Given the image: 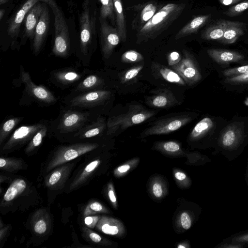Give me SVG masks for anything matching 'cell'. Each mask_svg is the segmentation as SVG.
Segmentation results:
<instances>
[{"label":"cell","instance_id":"6","mask_svg":"<svg viewBox=\"0 0 248 248\" xmlns=\"http://www.w3.org/2000/svg\"><path fill=\"white\" fill-rule=\"evenodd\" d=\"M13 84L18 86L22 84L24 89L19 101L20 105H29L35 103L40 107H49L57 101L55 95L46 87L34 83L29 73L26 71L22 65L20 66L19 76L14 80Z\"/></svg>","mask_w":248,"mask_h":248},{"label":"cell","instance_id":"41","mask_svg":"<svg viewBox=\"0 0 248 248\" xmlns=\"http://www.w3.org/2000/svg\"><path fill=\"white\" fill-rule=\"evenodd\" d=\"M108 209L98 202H93L90 203L84 211V215L85 216H91L97 214L108 213Z\"/></svg>","mask_w":248,"mask_h":248},{"label":"cell","instance_id":"18","mask_svg":"<svg viewBox=\"0 0 248 248\" xmlns=\"http://www.w3.org/2000/svg\"><path fill=\"white\" fill-rule=\"evenodd\" d=\"M47 5L46 3L44 2V9L36 26L31 44V49L35 56L41 51L49 29V15Z\"/></svg>","mask_w":248,"mask_h":248},{"label":"cell","instance_id":"12","mask_svg":"<svg viewBox=\"0 0 248 248\" xmlns=\"http://www.w3.org/2000/svg\"><path fill=\"white\" fill-rule=\"evenodd\" d=\"M192 120V117L187 114L179 115L160 119L143 131L141 133V136L145 137L152 135L169 134L178 130L190 123Z\"/></svg>","mask_w":248,"mask_h":248},{"label":"cell","instance_id":"26","mask_svg":"<svg viewBox=\"0 0 248 248\" xmlns=\"http://www.w3.org/2000/svg\"><path fill=\"white\" fill-rule=\"evenodd\" d=\"M27 184L22 178L15 179L6 191L0 203V207L8 206L18 197L22 195L27 189Z\"/></svg>","mask_w":248,"mask_h":248},{"label":"cell","instance_id":"55","mask_svg":"<svg viewBox=\"0 0 248 248\" xmlns=\"http://www.w3.org/2000/svg\"><path fill=\"white\" fill-rule=\"evenodd\" d=\"M8 229V227H5L3 228H2V227H0V241L1 242L2 241L3 238L5 236L7 230Z\"/></svg>","mask_w":248,"mask_h":248},{"label":"cell","instance_id":"20","mask_svg":"<svg viewBox=\"0 0 248 248\" xmlns=\"http://www.w3.org/2000/svg\"><path fill=\"white\" fill-rule=\"evenodd\" d=\"M152 94L146 97V103L153 108H169L179 104L171 90L167 89H159L151 92Z\"/></svg>","mask_w":248,"mask_h":248},{"label":"cell","instance_id":"56","mask_svg":"<svg viewBox=\"0 0 248 248\" xmlns=\"http://www.w3.org/2000/svg\"><path fill=\"white\" fill-rule=\"evenodd\" d=\"M177 248H189V244L187 242H183L179 243L177 246Z\"/></svg>","mask_w":248,"mask_h":248},{"label":"cell","instance_id":"15","mask_svg":"<svg viewBox=\"0 0 248 248\" xmlns=\"http://www.w3.org/2000/svg\"><path fill=\"white\" fill-rule=\"evenodd\" d=\"M244 138V126L240 124H231L222 132L218 143L224 151H235L242 143Z\"/></svg>","mask_w":248,"mask_h":248},{"label":"cell","instance_id":"35","mask_svg":"<svg viewBox=\"0 0 248 248\" xmlns=\"http://www.w3.org/2000/svg\"><path fill=\"white\" fill-rule=\"evenodd\" d=\"M155 148L169 155H177L183 153L180 144L175 141L157 142L155 143Z\"/></svg>","mask_w":248,"mask_h":248},{"label":"cell","instance_id":"57","mask_svg":"<svg viewBox=\"0 0 248 248\" xmlns=\"http://www.w3.org/2000/svg\"><path fill=\"white\" fill-rule=\"evenodd\" d=\"M5 10L4 9H1L0 10V20H1L2 19L3 17L4 16L5 14Z\"/></svg>","mask_w":248,"mask_h":248},{"label":"cell","instance_id":"10","mask_svg":"<svg viewBox=\"0 0 248 248\" xmlns=\"http://www.w3.org/2000/svg\"><path fill=\"white\" fill-rule=\"evenodd\" d=\"M93 72L91 69H81L78 66L61 68L50 72L48 81L57 88L64 90L74 87Z\"/></svg>","mask_w":248,"mask_h":248},{"label":"cell","instance_id":"22","mask_svg":"<svg viewBox=\"0 0 248 248\" xmlns=\"http://www.w3.org/2000/svg\"><path fill=\"white\" fill-rule=\"evenodd\" d=\"M74 165V163L64 164L51 171L45 179L46 187L52 190L62 188L68 179Z\"/></svg>","mask_w":248,"mask_h":248},{"label":"cell","instance_id":"21","mask_svg":"<svg viewBox=\"0 0 248 248\" xmlns=\"http://www.w3.org/2000/svg\"><path fill=\"white\" fill-rule=\"evenodd\" d=\"M101 163L100 159L90 161L84 167L79 170L73 178L68 190L70 192L76 190L88 183L97 171Z\"/></svg>","mask_w":248,"mask_h":248},{"label":"cell","instance_id":"31","mask_svg":"<svg viewBox=\"0 0 248 248\" xmlns=\"http://www.w3.org/2000/svg\"><path fill=\"white\" fill-rule=\"evenodd\" d=\"M214 125V123L210 118H203L193 128L189 135V140L194 141L201 139L213 127Z\"/></svg>","mask_w":248,"mask_h":248},{"label":"cell","instance_id":"37","mask_svg":"<svg viewBox=\"0 0 248 248\" xmlns=\"http://www.w3.org/2000/svg\"><path fill=\"white\" fill-rule=\"evenodd\" d=\"M100 4L99 18L108 19L112 24L115 21L113 0H98Z\"/></svg>","mask_w":248,"mask_h":248},{"label":"cell","instance_id":"27","mask_svg":"<svg viewBox=\"0 0 248 248\" xmlns=\"http://www.w3.org/2000/svg\"><path fill=\"white\" fill-rule=\"evenodd\" d=\"M207 53L214 61L220 64L238 62L244 58L242 54L238 52L228 50L209 49L207 50Z\"/></svg>","mask_w":248,"mask_h":248},{"label":"cell","instance_id":"28","mask_svg":"<svg viewBox=\"0 0 248 248\" xmlns=\"http://www.w3.org/2000/svg\"><path fill=\"white\" fill-rule=\"evenodd\" d=\"M211 18V15H200L194 17L185 25L175 36L177 40L196 33Z\"/></svg>","mask_w":248,"mask_h":248},{"label":"cell","instance_id":"13","mask_svg":"<svg viewBox=\"0 0 248 248\" xmlns=\"http://www.w3.org/2000/svg\"><path fill=\"white\" fill-rule=\"evenodd\" d=\"M183 56L177 64L170 66L184 80L186 84L192 86L202 78V75L194 56L187 50H183Z\"/></svg>","mask_w":248,"mask_h":248},{"label":"cell","instance_id":"23","mask_svg":"<svg viewBox=\"0 0 248 248\" xmlns=\"http://www.w3.org/2000/svg\"><path fill=\"white\" fill-rule=\"evenodd\" d=\"M96 228L103 233L117 237H122L126 233L125 228L123 223L120 220L110 217H101Z\"/></svg>","mask_w":248,"mask_h":248},{"label":"cell","instance_id":"33","mask_svg":"<svg viewBox=\"0 0 248 248\" xmlns=\"http://www.w3.org/2000/svg\"><path fill=\"white\" fill-rule=\"evenodd\" d=\"M49 121L46 125L36 133L27 144L25 149V152L27 155H31L32 154H34L42 144L44 139L48 136Z\"/></svg>","mask_w":248,"mask_h":248},{"label":"cell","instance_id":"59","mask_svg":"<svg viewBox=\"0 0 248 248\" xmlns=\"http://www.w3.org/2000/svg\"><path fill=\"white\" fill-rule=\"evenodd\" d=\"M9 0H0V4L2 5L7 2Z\"/></svg>","mask_w":248,"mask_h":248},{"label":"cell","instance_id":"30","mask_svg":"<svg viewBox=\"0 0 248 248\" xmlns=\"http://www.w3.org/2000/svg\"><path fill=\"white\" fill-rule=\"evenodd\" d=\"M149 191L153 198L158 200L163 199L168 193L166 181L160 176H154L150 181Z\"/></svg>","mask_w":248,"mask_h":248},{"label":"cell","instance_id":"16","mask_svg":"<svg viewBox=\"0 0 248 248\" xmlns=\"http://www.w3.org/2000/svg\"><path fill=\"white\" fill-rule=\"evenodd\" d=\"M107 122L102 115L96 117L75 134L69 143L95 140L102 136L106 133Z\"/></svg>","mask_w":248,"mask_h":248},{"label":"cell","instance_id":"11","mask_svg":"<svg viewBox=\"0 0 248 248\" xmlns=\"http://www.w3.org/2000/svg\"><path fill=\"white\" fill-rule=\"evenodd\" d=\"M49 0H26L20 8L9 19L7 23V35L8 36L7 48L19 49L20 45L17 38L19 36L21 25L23 22L29 11L37 2L43 1L46 3Z\"/></svg>","mask_w":248,"mask_h":248},{"label":"cell","instance_id":"4","mask_svg":"<svg viewBox=\"0 0 248 248\" xmlns=\"http://www.w3.org/2000/svg\"><path fill=\"white\" fill-rule=\"evenodd\" d=\"M70 143L58 146L51 152L44 166L45 172L51 171L57 167L93 152L100 147V144L96 139Z\"/></svg>","mask_w":248,"mask_h":248},{"label":"cell","instance_id":"44","mask_svg":"<svg viewBox=\"0 0 248 248\" xmlns=\"http://www.w3.org/2000/svg\"><path fill=\"white\" fill-rule=\"evenodd\" d=\"M248 9V0H245L238 3L230 8L224 14L227 16L233 17L237 16Z\"/></svg>","mask_w":248,"mask_h":248},{"label":"cell","instance_id":"29","mask_svg":"<svg viewBox=\"0 0 248 248\" xmlns=\"http://www.w3.org/2000/svg\"><path fill=\"white\" fill-rule=\"evenodd\" d=\"M24 119V116H11L3 121L0 126V146H1Z\"/></svg>","mask_w":248,"mask_h":248},{"label":"cell","instance_id":"14","mask_svg":"<svg viewBox=\"0 0 248 248\" xmlns=\"http://www.w3.org/2000/svg\"><path fill=\"white\" fill-rule=\"evenodd\" d=\"M100 22V44L102 57L108 60L116 46L122 41L117 28L109 25L106 20L99 18Z\"/></svg>","mask_w":248,"mask_h":248},{"label":"cell","instance_id":"54","mask_svg":"<svg viewBox=\"0 0 248 248\" xmlns=\"http://www.w3.org/2000/svg\"><path fill=\"white\" fill-rule=\"evenodd\" d=\"M219 247L223 248H239L243 247V245L241 244H236L231 243L230 244H226L220 246Z\"/></svg>","mask_w":248,"mask_h":248},{"label":"cell","instance_id":"25","mask_svg":"<svg viewBox=\"0 0 248 248\" xmlns=\"http://www.w3.org/2000/svg\"><path fill=\"white\" fill-rule=\"evenodd\" d=\"M224 28V34L220 42L225 44L234 43L245 32L244 23L228 20H221Z\"/></svg>","mask_w":248,"mask_h":248},{"label":"cell","instance_id":"5","mask_svg":"<svg viewBox=\"0 0 248 248\" xmlns=\"http://www.w3.org/2000/svg\"><path fill=\"white\" fill-rule=\"evenodd\" d=\"M112 97L109 90H95L83 93H68L62 99V103L68 107L88 111L101 115Z\"/></svg>","mask_w":248,"mask_h":248},{"label":"cell","instance_id":"17","mask_svg":"<svg viewBox=\"0 0 248 248\" xmlns=\"http://www.w3.org/2000/svg\"><path fill=\"white\" fill-rule=\"evenodd\" d=\"M161 7L154 0L128 7L127 9L137 12V15L131 23L132 30L137 32L139 31Z\"/></svg>","mask_w":248,"mask_h":248},{"label":"cell","instance_id":"51","mask_svg":"<svg viewBox=\"0 0 248 248\" xmlns=\"http://www.w3.org/2000/svg\"><path fill=\"white\" fill-rule=\"evenodd\" d=\"M100 217L99 216H88L84 218V223L90 228H93L96 226Z\"/></svg>","mask_w":248,"mask_h":248},{"label":"cell","instance_id":"19","mask_svg":"<svg viewBox=\"0 0 248 248\" xmlns=\"http://www.w3.org/2000/svg\"><path fill=\"white\" fill-rule=\"evenodd\" d=\"M44 7V2L40 1L35 4L28 12L24 20V30L21 38L20 45H23L27 40H33L36 26L40 19Z\"/></svg>","mask_w":248,"mask_h":248},{"label":"cell","instance_id":"46","mask_svg":"<svg viewBox=\"0 0 248 248\" xmlns=\"http://www.w3.org/2000/svg\"><path fill=\"white\" fill-rule=\"evenodd\" d=\"M248 72V65L228 69L222 71L223 75L227 77H233Z\"/></svg>","mask_w":248,"mask_h":248},{"label":"cell","instance_id":"9","mask_svg":"<svg viewBox=\"0 0 248 248\" xmlns=\"http://www.w3.org/2000/svg\"><path fill=\"white\" fill-rule=\"evenodd\" d=\"M48 121L47 120L42 119L35 124L23 125L16 128L0 146V154L10 153L27 144L36 133L46 125Z\"/></svg>","mask_w":248,"mask_h":248},{"label":"cell","instance_id":"32","mask_svg":"<svg viewBox=\"0 0 248 248\" xmlns=\"http://www.w3.org/2000/svg\"><path fill=\"white\" fill-rule=\"evenodd\" d=\"M113 2L116 28L122 41L124 42L126 40L127 33L122 1V0H113Z\"/></svg>","mask_w":248,"mask_h":248},{"label":"cell","instance_id":"58","mask_svg":"<svg viewBox=\"0 0 248 248\" xmlns=\"http://www.w3.org/2000/svg\"><path fill=\"white\" fill-rule=\"evenodd\" d=\"M246 179H247V182L248 185V158L247 170H246Z\"/></svg>","mask_w":248,"mask_h":248},{"label":"cell","instance_id":"49","mask_svg":"<svg viewBox=\"0 0 248 248\" xmlns=\"http://www.w3.org/2000/svg\"><path fill=\"white\" fill-rule=\"evenodd\" d=\"M108 196L110 202L112 204L113 207L117 209V201L115 192V189L113 185L111 182H109L108 185Z\"/></svg>","mask_w":248,"mask_h":248},{"label":"cell","instance_id":"43","mask_svg":"<svg viewBox=\"0 0 248 248\" xmlns=\"http://www.w3.org/2000/svg\"><path fill=\"white\" fill-rule=\"evenodd\" d=\"M173 173L176 183L178 186L182 188H187L190 186V179L184 172L175 169L173 170Z\"/></svg>","mask_w":248,"mask_h":248},{"label":"cell","instance_id":"53","mask_svg":"<svg viewBox=\"0 0 248 248\" xmlns=\"http://www.w3.org/2000/svg\"><path fill=\"white\" fill-rule=\"evenodd\" d=\"M242 0H219L221 4L226 6L237 4Z\"/></svg>","mask_w":248,"mask_h":248},{"label":"cell","instance_id":"48","mask_svg":"<svg viewBox=\"0 0 248 248\" xmlns=\"http://www.w3.org/2000/svg\"><path fill=\"white\" fill-rule=\"evenodd\" d=\"M46 221L42 217L38 219L33 225L34 231L38 234H42L46 231L47 226Z\"/></svg>","mask_w":248,"mask_h":248},{"label":"cell","instance_id":"47","mask_svg":"<svg viewBox=\"0 0 248 248\" xmlns=\"http://www.w3.org/2000/svg\"><path fill=\"white\" fill-rule=\"evenodd\" d=\"M225 82L230 84H242L248 83V72L237 76L227 78Z\"/></svg>","mask_w":248,"mask_h":248},{"label":"cell","instance_id":"45","mask_svg":"<svg viewBox=\"0 0 248 248\" xmlns=\"http://www.w3.org/2000/svg\"><path fill=\"white\" fill-rule=\"evenodd\" d=\"M83 232L86 236H87L90 240L94 243L101 244L102 245H111V242L108 240L102 238L98 233L93 232L92 230L88 228H84L83 229Z\"/></svg>","mask_w":248,"mask_h":248},{"label":"cell","instance_id":"52","mask_svg":"<svg viewBox=\"0 0 248 248\" xmlns=\"http://www.w3.org/2000/svg\"><path fill=\"white\" fill-rule=\"evenodd\" d=\"M231 243L243 244L248 243V232L234 237L231 241Z\"/></svg>","mask_w":248,"mask_h":248},{"label":"cell","instance_id":"3","mask_svg":"<svg viewBox=\"0 0 248 248\" xmlns=\"http://www.w3.org/2000/svg\"><path fill=\"white\" fill-rule=\"evenodd\" d=\"M185 3H169L159 9L136 34V44L154 40L167 29L186 8Z\"/></svg>","mask_w":248,"mask_h":248},{"label":"cell","instance_id":"34","mask_svg":"<svg viewBox=\"0 0 248 248\" xmlns=\"http://www.w3.org/2000/svg\"><path fill=\"white\" fill-rule=\"evenodd\" d=\"M0 168L1 170L15 172L27 168V165L21 159L13 157H0Z\"/></svg>","mask_w":248,"mask_h":248},{"label":"cell","instance_id":"7","mask_svg":"<svg viewBox=\"0 0 248 248\" xmlns=\"http://www.w3.org/2000/svg\"><path fill=\"white\" fill-rule=\"evenodd\" d=\"M155 114V111L148 110L142 105H131L127 112L108 118L106 135L110 136L120 133L128 127L142 123Z\"/></svg>","mask_w":248,"mask_h":248},{"label":"cell","instance_id":"50","mask_svg":"<svg viewBox=\"0 0 248 248\" xmlns=\"http://www.w3.org/2000/svg\"><path fill=\"white\" fill-rule=\"evenodd\" d=\"M182 56L179 52L173 51L170 52L167 56V61L170 66L174 65L179 63L182 59Z\"/></svg>","mask_w":248,"mask_h":248},{"label":"cell","instance_id":"36","mask_svg":"<svg viewBox=\"0 0 248 248\" xmlns=\"http://www.w3.org/2000/svg\"><path fill=\"white\" fill-rule=\"evenodd\" d=\"M224 28L221 20L207 28L202 33L201 37L206 40H218L223 37Z\"/></svg>","mask_w":248,"mask_h":248},{"label":"cell","instance_id":"24","mask_svg":"<svg viewBox=\"0 0 248 248\" xmlns=\"http://www.w3.org/2000/svg\"><path fill=\"white\" fill-rule=\"evenodd\" d=\"M151 72L155 78L162 79L169 82L184 86L186 83L182 78L174 70L153 62L151 65Z\"/></svg>","mask_w":248,"mask_h":248},{"label":"cell","instance_id":"2","mask_svg":"<svg viewBox=\"0 0 248 248\" xmlns=\"http://www.w3.org/2000/svg\"><path fill=\"white\" fill-rule=\"evenodd\" d=\"M96 6L95 0H83L79 16L80 38L76 55L81 65H89L96 48Z\"/></svg>","mask_w":248,"mask_h":248},{"label":"cell","instance_id":"38","mask_svg":"<svg viewBox=\"0 0 248 248\" xmlns=\"http://www.w3.org/2000/svg\"><path fill=\"white\" fill-rule=\"evenodd\" d=\"M139 161V158H134L118 166L113 171L114 175L117 178L125 176L138 166Z\"/></svg>","mask_w":248,"mask_h":248},{"label":"cell","instance_id":"40","mask_svg":"<svg viewBox=\"0 0 248 248\" xmlns=\"http://www.w3.org/2000/svg\"><path fill=\"white\" fill-rule=\"evenodd\" d=\"M192 214L188 211H183L178 216L177 225L184 231L189 229L192 224Z\"/></svg>","mask_w":248,"mask_h":248},{"label":"cell","instance_id":"42","mask_svg":"<svg viewBox=\"0 0 248 248\" xmlns=\"http://www.w3.org/2000/svg\"><path fill=\"white\" fill-rule=\"evenodd\" d=\"M144 58L139 52L129 50L124 52L121 56V61L124 63H138L143 60Z\"/></svg>","mask_w":248,"mask_h":248},{"label":"cell","instance_id":"39","mask_svg":"<svg viewBox=\"0 0 248 248\" xmlns=\"http://www.w3.org/2000/svg\"><path fill=\"white\" fill-rule=\"evenodd\" d=\"M144 63L134 66L119 74L118 77L121 82L125 83L137 77L142 70Z\"/></svg>","mask_w":248,"mask_h":248},{"label":"cell","instance_id":"1","mask_svg":"<svg viewBox=\"0 0 248 248\" xmlns=\"http://www.w3.org/2000/svg\"><path fill=\"white\" fill-rule=\"evenodd\" d=\"M99 116L90 111L61 106L57 117L49 121L47 136L69 142L75 134Z\"/></svg>","mask_w":248,"mask_h":248},{"label":"cell","instance_id":"8","mask_svg":"<svg viewBox=\"0 0 248 248\" xmlns=\"http://www.w3.org/2000/svg\"><path fill=\"white\" fill-rule=\"evenodd\" d=\"M46 3L52 9L54 16V38L52 53L56 57L67 58L73 52L68 26L61 9L54 0Z\"/></svg>","mask_w":248,"mask_h":248}]
</instances>
